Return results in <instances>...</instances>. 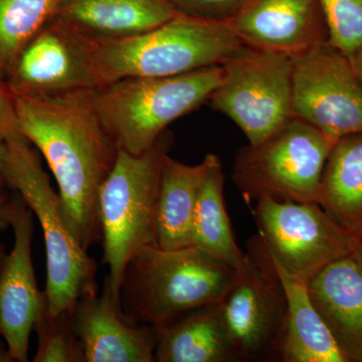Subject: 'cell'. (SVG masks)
Returning a JSON list of instances; mask_svg holds the SVG:
<instances>
[{"label": "cell", "mask_w": 362, "mask_h": 362, "mask_svg": "<svg viewBox=\"0 0 362 362\" xmlns=\"http://www.w3.org/2000/svg\"><path fill=\"white\" fill-rule=\"evenodd\" d=\"M0 140L6 143L26 140L21 134L14 108L13 97L0 78Z\"/></svg>", "instance_id": "27"}, {"label": "cell", "mask_w": 362, "mask_h": 362, "mask_svg": "<svg viewBox=\"0 0 362 362\" xmlns=\"http://www.w3.org/2000/svg\"><path fill=\"white\" fill-rule=\"evenodd\" d=\"M328 30V44L347 58L362 49V0H318Z\"/></svg>", "instance_id": "25"}, {"label": "cell", "mask_w": 362, "mask_h": 362, "mask_svg": "<svg viewBox=\"0 0 362 362\" xmlns=\"http://www.w3.org/2000/svg\"><path fill=\"white\" fill-rule=\"evenodd\" d=\"M356 247H354V251L352 252V256L356 259L357 264H358L362 270V235H359V237L356 238Z\"/></svg>", "instance_id": "31"}, {"label": "cell", "mask_w": 362, "mask_h": 362, "mask_svg": "<svg viewBox=\"0 0 362 362\" xmlns=\"http://www.w3.org/2000/svg\"><path fill=\"white\" fill-rule=\"evenodd\" d=\"M156 328L157 362H235L223 302L187 312Z\"/></svg>", "instance_id": "18"}, {"label": "cell", "mask_w": 362, "mask_h": 362, "mask_svg": "<svg viewBox=\"0 0 362 362\" xmlns=\"http://www.w3.org/2000/svg\"><path fill=\"white\" fill-rule=\"evenodd\" d=\"M0 362H14L7 349L6 342L0 340Z\"/></svg>", "instance_id": "32"}, {"label": "cell", "mask_w": 362, "mask_h": 362, "mask_svg": "<svg viewBox=\"0 0 362 362\" xmlns=\"http://www.w3.org/2000/svg\"><path fill=\"white\" fill-rule=\"evenodd\" d=\"M223 66L170 76L119 78L94 90V104L117 148L141 154L173 121L209 101Z\"/></svg>", "instance_id": "4"}, {"label": "cell", "mask_w": 362, "mask_h": 362, "mask_svg": "<svg viewBox=\"0 0 362 362\" xmlns=\"http://www.w3.org/2000/svg\"><path fill=\"white\" fill-rule=\"evenodd\" d=\"M11 202L8 195H0V228L9 226Z\"/></svg>", "instance_id": "29"}, {"label": "cell", "mask_w": 362, "mask_h": 362, "mask_svg": "<svg viewBox=\"0 0 362 362\" xmlns=\"http://www.w3.org/2000/svg\"><path fill=\"white\" fill-rule=\"evenodd\" d=\"M13 97L21 134L45 157L69 226L89 251L102 240L100 188L119 152L98 115L94 90Z\"/></svg>", "instance_id": "1"}, {"label": "cell", "mask_w": 362, "mask_h": 362, "mask_svg": "<svg viewBox=\"0 0 362 362\" xmlns=\"http://www.w3.org/2000/svg\"><path fill=\"white\" fill-rule=\"evenodd\" d=\"M337 141L292 117L261 144L238 152L233 182L247 204L263 197L317 202L324 166Z\"/></svg>", "instance_id": "7"}, {"label": "cell", "mask_w": 362, "mask_h": 362, "mask_svg": "<svg viewBox=\"0 0 362 362\" xmlns=\"http://www.w3.org/2000/svg\"><path fill=\"white\" fill-rule=\"evenodd\" d=\"M238 271L197 246L146 247L126 267L121 307L131 320L158 327L194 309L223 302Z\"/></svg>", "instance_id": "2"}, {"label": "cell", "mask_w": 362, "mask_h": 362, "mask_svg": "<svg viewBox=\"0 0 362 362\" xmlns=\"http://www.w3.org/2000/svg\"><path fill=\"white\" fill-rule=\"evenodd\" d=\"M317 204L350 235H362V132L335 142L324 166Z\"/></svg>", "instance_id": "20"}, {"label": "cell", "mask_w": 362, "mask_h": 362, "mask_svg": "<svg viewBox=\"0 0 362 362\" xmlns=\"http://www.w3.org/2000/svg\"><path fill=\"white\" fill-rule=\"evenodd\" d=\"M33 330L37 337L33 362H85L84 349L74 327L73 308L52 315L45 307Z\"/></svg>", "instance_id": "24"}, {"label": "cell", "mask_w": 362, "mask_h": 362, "mask_svg": "<svg viewBox=\"0 0 362 362\" xmlns=\"http://www.w3.org/2000/svg\"><path fill=\"white\" fill-rule=\"evenodd\" d=\"M275 262V261H274ZM277 267L287 299L283 362H345L330 331L316 310L306 281Z\"/></svg>", "instance_id": "21"}, {"label": "cell", "mask_w": 362, "mask_h": 362, "mask_svg": "<svg viewBox=\"0 0 362 362\" xmlns=\"http://www.w3.org/2000/svg\"><path fill=\"white\" fill-rule=\"evenodd\" d=\"M225 175L220 157L214 156L199 190L192 226V246L201 247L235 268L242 265L244 252L235 243L223 202Z\"/></svg>", "instance_id": "22"}, {"label": "cell", "mask_w": 362, "mask_h": 362, "mask_svg": "<svg viewBox=\"0 0 362 362\" xmlns=\"http://www.w3.org/2000/svg\"><path fill=\"white\" fill-rule=\"evenodd\" d=\"M349 59L354 73H356L357 78H359L362 84V49L354 54Z\"/></svg>", "instance_id": "30"}, {"label": "cell", "mask_w": 362, "mask_h": 362, "mask_svg": "<svg viewBox=\"0 0 362 362\" xmlns=\"http://www.w3.org/2000/svg\"><path fill=\"white\" fill-rule=\"evenodd\" d=\"M73 322L85 362L154 361L156 328L135 322L124 313L108 276L101 294L81 298L75 304Z\"/></svg>", "instance_id": "15"}, {"label": "cell", "mask_w": 362, "mask_h": 362, "mask_svg": "<svg viewBox=\"0 0 362 362\" xmlns=\"http://www.w3.org/2000/svg\"><path fill=\"white\" fill-rule=\"evenodd\" d=\"M292 61L293 118L334 140L362 132V84L350 59L324 42Z\"/></svg>", "instance_id": "11"}, {"label": "cell", "mask_w": 362, "mask_h": 362, "mask_svg": "<svg viewBox=\"0 0 362 362\" xmlns=\"http://www.w3.org/2000/svg\"><path fill=\"white\" fill-rule=\"evenodd\" d=\"M7 153H8L7 143L0 140V195H8L7 189L9 187L6 178Z\"/></svg>", "instance_id": "28"}, {"label": "cell", "mask_w": 362, "mask_h": 362, "mask_svg": "<svg viewBox=\"0 0 362 362\" xmlns=\"http://www.w3.org/2000/svg\"><path fill=\"white\" fill-rule=\"evenodd\" d=\"M244 47L228 20L178 13L148 32L93 40V58L102 87L122 78L170 77L221 66Z\"/></svg>", "instance_id": "3"}, {"label": "cell", "mask_w": 362, "mask_h": 362, "mask_svg": "<svg viewBox=\"0 0 362 362\" xmlns=\"http://www.w3.org/2000/svg\"><path fill=\"white\" fill-rule=\"evenodd\" d=\"M252 214L274 261L306 282L326 266L352 255L356 247V237L317 202L263 197Z\"/></svg>", "instance_id": "10"}, {"label": "cell", "mask_w": 362, "mask_h": 362, "mask_svg": "<svg viewBox=\"0 0 362 362\" xmlns=\"http://www.w3.org/2000/svg\"><path fill=\"white\" fill-rule=\"evenodd\" d=\"M178 13L226 21L235 13L246 0H169Z\"/></svg>", "instance_id": "26"}, {"label": "cell", "mask_w": 362, "mask_h": 362, "mask_svg": "<svg viewBox=\"0 0 362 362\" xmlns=\"http://www.w3.org/2000/svg\"><path fill=\"white\" fill-rule=\"evenodd\" d=\"M165 131L146 151L134 156L119 150L99 192L103 262L114 296L120 295L130 259L156 244V211L162 162L173 145ZM120 300V299H119Z\"/></svg>", "instance_id": "6"}, {"label": "cell", "mask_w": 362, "mask_h": 362, "mask_svg": "<svg viewBox=\"0 0 362 362\" xmlns=\"http://www.w3.org/2000/svg\"><path fill=\"white\" fill-rule=\"evenodd\" d=\"M6 84L13 96L101 87L93 40L54 18L21 52Z\"/></svg>", "instance_id": "12"}, {"label": "cell", "mask_w": 362, "mask_h": 362, "mask_svg": "<svg viewBox=\"0 0 362 362\" xmlns=\"http://www.w3.org/2000/svg\"><path fill=\"white\" fill-rule=\"evenodd\" d=\"M177 13L169 0H63L57 18L88 39L107 40L148 32Z\"/></svg>", "instance_id": "17"}, {"label": "cell", "mask_w": 362, "mask_h": 362, "mask_svg": "<svg viewBox=\"0 0 362 362\" xmlns=\"http://www.w3.org/2000/svg\"><path fill=\"white\" fill-rule=\"evenodd\" d=\"M216 154L197 165L169 156L162 162L156 211V244L164 250L192 246V226L199 190Z\"/></svg>", "instance_id": "19"}, {"label": "cell", "mask_w": 362, "mask_h": 362, "mask_svg": "<svg viewBox=\"0 0 362 362\" xmlns=\"http://www.w3.org/2000/svg\"><path fill=\"white\" fill-rule=\"evenodd\" d=\"M228 21L243 45L291 59L328 42L318 0H246Z\"/></svg>", "instance_id": "14"}, {"label": "cell", "mask_w": 362, "mask_h": 362, "mask_svg": "<svg viewBox=\"0 0 362 362\" xmlns=\"http://www.w3.org/2000/svg\"><path fill=\"white\" fill-rule=\"evenodd\" d=\"M30 145L28 140L7 143L6 178L40 221L47 255L44 293L47 310L54 315L99 293L98 265L69 226L59 192Z\"/></svg>", "instance_id": "5"}, {"label": "cell", "mask_w": 362, "mask_h": 362, "mask_svg": "<svg viewBox=\"0 0 362 362\" xmlns=\"http://www.w3.org/2000/svg\"><path fill=\"white\" fill-rule=\"evenodd\" d=\"M0 230H4V228H0ZM6 245L0 240V270H1L2 265H4V261H6Z\"/></svg>", "instance_id": "33"}, {"label": "cell", "mask_w": 362, "mask_h": 362, "mask_svg": "<svg viewBox=\"0 0 362 362\" xmlns=\"http://www.w3.org/2000/svg\"><path fill=\"white\" fill-rule=\"evenodd\" d=\"M221 66L223 78L207 102L257 146L292 118V59L245 45Z\"/></svg>", "instance_id": "9"}, {"label": "cell", "mask_w": 362, "mask_h": 362, "mask_svg": "<svg viewBox=\"0 0 362 362\" xmlns=\"http://www.w3.org/2000/svg\"><path fill=\"white\" fill-rule=\"evenodd\" d=\"M11 202L9 226L14 242L0 270V337L14 362H26L30 334L47 301L33 268L35 216L18 192Z\"/></svg>", "instance_id": "13"}, {"label": "cell", "mask_w": 362, "mask_h": 362, "mask_svg": "<svg viewBox=\"0 0 362 362\" xmlns=\"http://www.w3.org/2000/svg\"><path fill=\"white\" fill-rule=\"evenodd\" d=\"M223 308L238 361H281L287 299L273 257L259 233L247 242Z\"/></svg>", "instance_id": "8"}, {"label": "cell", "mask_w": 362, "mask_h": 362, "mask_svg": "<svg viewBox=\"0 0 362 362\" xmlns=\"http://www.w3.org/2000/svg\"><path fill=\"white\" fill-rule=\"evenodd\" d=\"M63 0H0V78L6 82L26 45L58 16Z\"/></svg>", "instance_id": "23"}, {"label": "cell", "mask_w": 362, "mask_h": 362, "mask_svg": "<svg viewBox=\"0 0 362 362\" xmlns=\"http://www.w3.org/2000/svg\"><path fill=\"white\" fill-rule=\"evenodd\" d=\"M307 287L345 362H362V270L356 259L349 255L333 262Z\"/></svg>", "instance_id": "16"}]
</instances>
